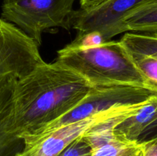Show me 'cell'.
<instances>
[{
  "label": "cell",
  "mask_w": 157,
  "mask_h": 156,
  "mask_svg": "<svg viewBox=\"0 0 157 156\" xmlns=\"http://www.w3.org/2000/svg\"><path fill=\"white\" fill-rule=\"evenodd\" d=\"M129 53L150 87L157 91V58L140 54Z\"/></svg>",
  "instance_id": "13"
},
{
  "label": "cell",
  "mask_w": 157,
  "mask_h": 156,
  "mask_svg": "<svg viewBox=\"0 0 157 156\" xmlns=\"http://www.w3.org/2000/svg\"><path fill=\"white\" fill-rule=\"evenodd\" d=\"M12 94L0 100V156H16L22 149V139L13 132L11 125Z\"/></svg>",
  "instance_id": "10"
},
{
  "label": "cell",
  "mask_w": 157,
  "mask_h": 156,
  "mask_svg": "<svg viewBox=\"0 0 157 156\" xmlns=\"http://www.w3.org/2000/svg\"><path fill=\"white\" fill-rule=\"evenodd\" d=\"M120 41L129 52L157 58V32H127Z\"/></svg>",
  "instance_id": "12"
},
{
  "label": "cell",
  "mask_w": 157,
  "mask_h": 156,
  "mask_svg": "<svg viewBox=\"0 0 157 156\" xmlns=\"http://www.w3.org/2000/svg\"><path fill=\"white\" fill-rule=\"evenodd\" d=\"M133 106H134L112 109L72 123L61 125L48 132L23 139V148L16 156H57L96 123L127 111Z\"/></svg>",
  "instance_id": "7"
},
{
  "label": "cell",
  "mask_w": 157,
  "mask_h": 156,
  "mask_svg": "<svg viewBox=\"0 0 157 156\" xmlns=\"http://www.w3.org/2000/svg\"><path fill=\"white\" fill-rule=\"evenodd\" d=\"M56 61L79 73L92 86L121 84L151 88L121 41L110 40L83 49L66 45L58 51Z\"/></svg>",
  "instance_id": "2"
},
{
  "label": "cell",
  "mask_w": 157,
  "mask_h": 156,
  "mask_svg": "<svg viewBox=\"0 0 157 156\" xmlns=\"http://www.w3.org/2000/svg\"><path fill=\"white\" fill-rule=\"evenodd\" d=\"M153 96H157V91L149 87L121 84L93 86L79 104L40 134L112 109L138 105Z\"/></svg>",
  "instance_id": "5"
},
{
  "label": "cell",
  "mask_w": 157,
  "mask_h": 156,
  "mask_svg": "<svg viewBox=\"0 0 157 156\" xmlns=\"http://www.w3.org/2000/svg\"><path fill=\"white\" fill-rule=\"evenodd\" d=\"M105 41H107L104 39L102 34L97 31L78 32L76 38L67 46L72 48H89L101 45Z\"/></svg>",
  "instance_id": "14"
},
{
  "label": "cell",
  "mask_w": 157,
  "mask_h": 156,
  "mask_svg": "<svg viewBox=\"0 0 157 156\" xmlns=\"http://www.w3.org/2000/svg\"><path fill=\"white\" fill-rule=\"evenodd\" d=\"M75 0H4L1 18L22 31L39 47L50 29L69 30Z\"/></svg>",
  "instance_id": "3"
},
{
  "label": "cell",
  "mask_w": 157,
  "mask_h": 156,
  "mask_svg": "<svg viewBox=\"0 0 157 156\" xmlns=\"http://www.w3.org/2000/svg\"><path fill=\"white\" fill-rule=\"evenodd\" d=\"M144 102L131 107L127 111L101 121L89 128L83 135L82 137L85 140V142L90 145V148H92V151L117 139L114 135L115 127L121 121L133 114Z\"/></svg>",
  "instance_id": "9"
},
{
  "label": "cell",
  "mask_w": 157,
  "mask_h": 156,
  "mask_svg": "<svg viewBox=\"0 0 157 156\" xmlns=\"http://www.w3.org/2000/svg\"><path fill=\"white\" fill-rule=\"evenodd\" d=\"M110 0H80V9L84 10H90L101 6Z\"/></svg>",
  "instance_id": "18"
},
{
  "label": "cell",
  "mask_w": 157,
  "mask_h": 156,
  "mask_svg": "<svg viewBox=\"0 0 157 156\" xmlns=\"http://www.w3.org/2000/svg\"><path fill=\"white\" fill-rule=\"evenodd\" d=\"M140 143L142 144L143 156H157V135Z\"/></svg>",
  "instance_id": "17"
},
{
  "label": "cell",
  "mask_w": 157,
  "mask_h": 156,
  "mask_svg": "<svg viewBox=\"0 0 157 156\" xmlns=\"http://www.w3.org/2000/svg\"><path fill=\"white\" fill-rule=\"evenodd\" d=\"M153 0H110L90 10H74L70 16L71 28L78 32L97 31L106 41L126 32L124 20L140 6Z\"/></svg>",
  "instance_id": "6"
},
{
  "label": "cell",
  "mask_w": 157,
  "mask_h": 156,
  "mask_svg": "<svg viewBox=\"0 0 157 156\" xmlns=\"http://www.w3.org/2000/svg\"><path fill=\"white\" fill-rule=\"evenodd\" d=\"M156 135H157V121L155 122L154 124H153V125H152L151 127H150V129L147 131V132L146 133L145 136H144V139H143L142 142L147 140V139H150V138L153 137V136H156Z\"/></svg>",
  "instance_id": "20"
},
{
  "label": "cell",
  "mask_w": 157,
  "mask_h": 156,
  "mask_svg": "<svg viewBox=\"0 0 157 156\" xmlns=\"http://www.w3.org/2000/svg\"><path fill=\"white\" fill-rule=\"evenodd\" d=\"M133 144L116 139L93 150L90 156H120Z\"/></svg>",
  "instance_id": "15"
},
{
  "label": "cell",
  "mask_w": 157,
  "mask_h": 156,
  "mask_svg": "<svg viewBox=\"0 0 157 156\" xmlns=\"http://www.w3.org/2000/svg\"><path fill=\"white\" fill-rule=\"evenodd\" d=\"M36 43L15 24L0 18V100L15 84L42 64Z\"/></svg>",
  "instance_id": "4"
},
{
  "label": "cell",
  "mask_w": 157,
  "mask_h": 156,
  "mask_svg": "<svg viewBox=\"0 0 157 156\" xmlns=\"http://www.w3.org/2000/svg\"><path fill=\"white\" fill-rule=\"evenodd\" d=\"M120 156H143L142 144H133Z\"/></svg>",
  "instance_id": "19"
},
{
  "label": "cell",
  "mask_w": 157,
  "mask_h": 156,
  "mask_svg": "<svg viewBox=\"0 0 157 156\" xmlns=\"http://www.w3.org/2000/svg\"><path fill=\"white\" fill-rule=\"evenodd\" d=\"M126 32H157V0L140 6L124 20Z\"/></svg>",
  "instance_id": "11"
},
{
  "label": "cell",
  "mask_w": 157,
  "mask_h": 156,
  "mask_svg": "<svg viewBox=\"0 0 157 156\" xmlns=\"http://www.w3.org/2000/svg\"><path fill=\"white\" fill-rule=\"evenodd\" d=\"M93 86L61 63L43 62L15 84L11 125L21 139L34 137L73 110Z\"/></svg>",
  "instance_id": "1"
},
{
  "label": "cell",
  "mask_w": 157,
  "mask_h": 156,
  "mask_svg": "<svg viewBox=\"0 0 157 156\" xmlns=\"http://www.w3.org/2000/svg\"><path fill=\"white\" fill-rule=\"evenodd\" d=\"M157 121V96L144 102L133 114L121 121L114 128L116 138L123 142L140 143Z\"/></svg>",
  "instance_id": "8"
},
{
  "label": "cell",
  "mask_w": 157,
  "mask_h": 156,
  "mask_svg": "<svg viewBox=\"0 0 157 156\" xmlns=\"http://www.w3.org/2000/svg\"><path fill=\"white\" fill-rule=\"evenodd\" d=\"M83 136V135H82ZM82 136L66 147L57 156H90L92 148L83 139Z\"/></svg>",
  "instance_id": "16"
}]
</instances>
